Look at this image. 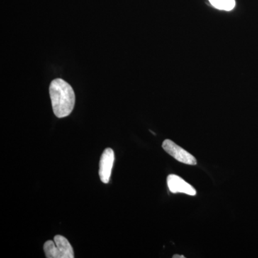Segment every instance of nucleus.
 Masks as SVG:
<instances>
[{
	"label": "nucleus",
	"instance_id": "f257e3e1",
	"mask_svg": "<svg viewBox=\"0 0 258 258\" xmlns=\"http://www.w3.org/2000/svg\"><path fill=\"white\" fill-rule=\"evenodd\" d=\"M49 91L54 114L60 118L69 116L76 103V96L71 85L64 80L55 79L51 82Z\"/></svg>",
	"mask_w": 258,
	"mask_h": 258
},
{
	"label": "nucleus",
	"instance_id": "f03ea898",
	"mask_svg": "<svg viewBox=\"0 0 258 258\" xmlns=\"http://www.w3.org/2000/svg\"><path fill=\"white\" fill-rule=\"evenodd\" d=\"M44 252L47 258H74V252L69 241L62 235H56L54 241L44 244Z\"/></svg>",
	"mask_w": 258,
	"mask_h": 258
},
{
	"label": "nucleus",
	"instance_id": "7ed1b4c3",
	"mask_svg": "<svg viewBox=\"0 0 258 258\" xmlns=\"http://www.w3.org/2000/svg\"><path fill=\"white\" fill-rule=\"evenodd\" d=\"M163 149L176 160L188 165H196L197 160L189 152L169 139H166L162 144Z\"/></svg>",
	"mask_w": 258,
	"mask_h": 258
},
{
	"label": "nucleus",
	"instance_id": "20e7f679",
	"mask_svg": "<svg viewBox=\"0 0 258 258\" xmlns=\"http://www.w3.org/2000/svg\"><path fill=\"white\" fill-rule=\"evenodd\" d=\"M114 158V152L111 148H107L102 154L100 160L99 176L104 184L109 182Z\"/></svg>",
	"mask_w": 258,
	"mask_h": 258
},
{
	"label": "nucleus",
	"instance_id": "39448f33",
	"mask_svg": "<svg viewBox=\"0 0 258 258\" xmlns=\"http://www.w3.org/2000/svg\"><path fill=\"white\" fill-rule=\"evenodd\" d=\"M167 185L171 192L174 194L184 193L191 196H195L197 194L196 190L191 185L175 174L168 176Z\"/></svg>",
	"mask_w": 258,
	"mask_h": 258
},
{
	"label": "nucleus",
	"instance_id": "423d86ee",
	"mask_svg": "<svg viewBox=\"0 0 258 258\" xmlns=\"http://www.w3.org/2000/svg\"><path fill=\"white\" fill-rule=\"evenodd\" d=\"M209 2L216 9L225 11H231L235 7V0H209Z\"/></svg>",
	"mask_w": 258,
	"mask_h": 258
},
{
	"label": "nucleus",
	"instance_id": "0eeeda50",
	"mask_svg": "<svg viewBox=\"0 0 258 258\" xmlns=\"http://www.w3.org/2000/svg\"><path fill=\"white\" fill-rule=\"evenodd\" d=\"M173 258H184V256L179 255V254H174L172 257Z\"/></svg>",
	"mask_w": 258,
	"mask_h": 258
}]
</instances>
